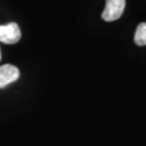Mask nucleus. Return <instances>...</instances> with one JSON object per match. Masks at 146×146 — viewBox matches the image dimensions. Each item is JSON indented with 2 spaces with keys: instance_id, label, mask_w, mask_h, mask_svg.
Segmentation results:
<instances>
[{
  "instance_id": "1",
  "label": "nucleus",
  "mask_w": 146,
  "mask_h": 146,
  "mask_svg": "<svg viewBox=\"0 0 146 146\" xmlns=\"http://www.w3.org/2000/svg\"><path fill=\"white\" fill-rule=\"evenodd\" d=\"M125 8V0H106V5L102 13L105 22H113L122 15Z\"/></svg>"
},
{
  "instance_id": "2",
  "label": "nucleus",
  "mask_w": 146,
  "mask_h": 146,
  "mask_svg": "<svg viewBox=\"0 0 146 146\" xmlns=\"http://www.w3.org/2000/svg\"><path fill=\"white\" fill-rule=\"evenodd\" d=\"M22 33L19 25L12 22L7 25H0V41L5 44H14L20 41Z\"/></svg>"
},
{
  "instance_id": "3",
  "label": "nucleus",
  "mask_w": 146,
  "mask_h": 146,
  "mask_svg": "<svg viewBox=\"0 0 146 146\" xmlns=\"http://www.w3.org/2000/svg\"><path fill=\"white\" fill-rule=\"evenodd\" d=\"M20 77L19 68L12 64H5L0 66V88L16 81Z\"/></svg>"
},
{
  "instance_id": "4",
  "label": "nucleus",
  "mask_w": 146,
  "mask_h": 146,
  "mask_svg": "<svg viewBox=\"0 0 146 146\" xmlns=\"http://www.w3.org/2000/svg\"><path fill=\"white\" fill-rule=\"evenodd\" d=\"M134 42L140 47L146 46V23H141L136 27Z\"/></svg>"
},
{
  "instance_id": "5",
  "label": "nucleus",
  "mask_w": 146,
  "mask_h": 146,
  "mask_svg": "<svg viewBox=\"0 0 146 146\" xmlns=\"http://www.w3.org/2000/svg\"><path fill=\"white\" fill-rule=\"evenodd\" d=\"M0 61H1V52H0Z\"/></svg>"
}]
</instances>
